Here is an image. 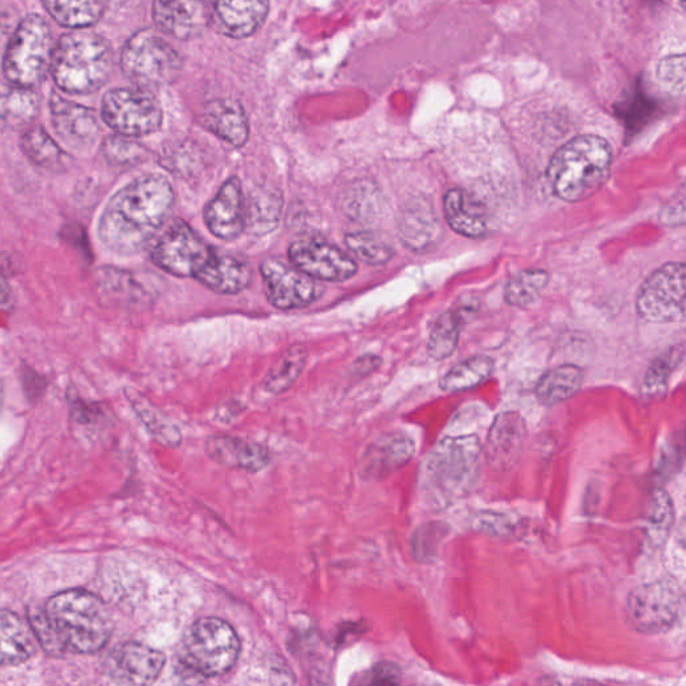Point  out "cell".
Masks as SVG:
<instances>
[{
  "label": "cell",
  "instance_id": "cell-1",
  "mask_svg": "<svg viewBox=\"0 0 686 686\" xmlns=\"http://www.w3.org/2000/svg\"><path fill=\"white\" fill-rule=\"evenodd\" d=\"M173 203V189L164 177L134 180L106 205L98 226L101 242L122 255L143 250L167 222Z\"/></svg>",
  "mask_w": 686,
  "mask_h": 686
},
{
  "label": "cell",
  "instance_id": "cell-2",
  "mask_svg": "<svg viewBox=\"0 0 686 686\" xmlns=\"http://www.w3.org/2000/svg\"><path fill=\"white\" fill-rule=\"evenodd\" d=\"M482 455L476 436L441 440L420 469V490L429 506L444 510L467 498L479 482Z\"/></svg>",
  "mask_w": 686,
  "mask_h": 686
},
{
  "label": "cell",
  "instance_id": "cell-3",
  "mask_svg": "<svg viewBox=\"0 0 686 686\" xmlns=\"http://www.w3.org/2000/svg\"><path fill=\"white\" fill-rule=\"evenodd\" d=\"M114 54L108 39L88 30H73L55 43L51 76L58 89L73 96L98 92L113 73Z\"/></svg>",
  "mask_w": 686,
  "mask_h": 686
},
{
  "label": "cell",
  "instance_id": "cell-4",
  "mask_svg": "<svg viewBox=\"0 0 686 686\" xmlns=\"http://www.w3.org/2000/svg\"><path fill=\"white\" fill-rule=\"evenodd\" d=\"M611 148L598 136H579L551 160L547 176L559 199L577 203L593 196L610 173Z\"/></svg>",
  "mask_w": 686,
  "mask_h": 686
},
{
  "label": "cell",
  "instance_id": "cell-5",
  "mask_svg": "<svg viewBox=\"0 0 686 686\" xmlns=\"http://www.w3.org/2000/svg\"><path fill=\"white\" fill-rule=\"evenodd\" d=\"M45 613L65 650L94 653L112 636V618L105 603L82 590L63 591L51 598Z\"/></svg>",
  "mask_w": 686,
  "mask_h": 686
},
{
  "label": "cell",
  "instance_id": "cell-6",
  "mask_svg": "<svg viewBox=\"0 0 686 686\" xmlns=\"http://www.w3.org/2000/svg\"><path fill=\"white\" fill-rule=\"evenodd\" d=\"M240 653L235 629L220 618L205 617L187 629L181 645V665L192 676H224L234 668Z\"/></svg>",
  "mask_w": 686,
  "mask_h": 686
},
{
  "label": "cell",
  "instance_id": "cell-7",
  "mask_svg": "<svg viewBox=\"0 0 686 686\" xmlns=\"http://www.w3.org/2000/svg\"><path fill=\"white\" fill-rule=\"evenodd\" d=\"M55 43L49 22L38 14L21 19L7 42L3 57L6 81L34 89L51 69Z\"/></svg>",
  "mask_w": 686,
  "mask_h": 686
},
{
  "label": "cell",
  "instance_id": "cell-8",
  "mask_svg": "<svg viewBox=\"0 0 686 686\" xmlns=\"http://www.w3.org/2000/svg\"><path fill=\"white\" fill-rule=\"evenodd\" d=\"M122 73L140 88L171 84L179 76L183 58L156 31H137L122 47Z\"/></svg>",
  "mask_w": 686,
  "mask_h": 686
},
{
  "label": "cell",
  "instance_id": "cell-9",
  "mask_svg": "<svg viewBox=\"0 0 686 686\" xmlns=\"http://www.w3.org/2000/svg\"><path fill=\"white\" fill-rule=\"evenodd\" d=\"M101 116L117 134L143 137L160 129L163 109L148 89L118 88L109 90L102 98Z\"/></svg>",
  "mask_w": 686,
  "mask_h": 686
},
{
  "label": "cell",
  "instance_id": "cell-10",
  "mask_svg": "<svg viewBox=\"0 0 686 686\" xmlns=\"http://www.w3.org/2000/svg\"><path fill=\"white\" fill-rule=\"evenodd\" d=\"M681 601V589L674 579H658L630 591L626 599V617L637 632L665 633L677 621Z\"/></svg>",
  "mask_w": 686,
  "mask_h": 686
},
{
  "label": "cell",
  "instance_id": "cell-11",
  "mask_svg": "<svg viewBox=\"0 0 686 686\" xmlns=\"http://www.w3.org/2000/svg\"><path fill=\"white\" fill-rule=\"evenodd\" d=\"M685 263H668L654 271L637 298L638 314L653 323L685 319Z\"/></svg>",
  "mask_w": 686,
  "mask_h": 686
},
{
  "label": "cell",
  "instance_id": "cell-12",
  "mask_svg": "<svg viewBox=\"0 0 686 686\" xmlns=\"http://www.w3.org/2000/svg\"><path fill=\"white\" fill-rule=\"evenodd\" d=\"M214 254V248L208 246L192 227L183 220H176L157 240L152 259L169 274L196 278Z\"/></svg>",
  "mask_w": 686,
  "mask_h": 686
},
{
  "label": "cell",
  "instance_id": "cell-13",
  "mask_svg": "<svg viewBox=\"0 0 686 686\" xmlns=\"http://www.w3.org/2000/svg\"><path fill=\"white\" fill-rule=\"evenodd\" d=\"M290 263L315 281H348L357 264L348 254L318 236H303L289 250Z\"/></svg>",
  "mask_w": 686,
  "mask_h": 686
},
{
  "label": "cell",
  "instance_id": "cell-14",
  "mask_svg": "<svg viewBox=\"0 0 686 686\" xmlns=\"http://www.w3.org/2000/svg\"><path fill=\"white\" fill-rule=\"evenodd\" d=\"M260 272L268 301L278 309H298L321 297L322 287L317 281L285 260H264Z\"/></svg>",
  "mask_w": 686,
  "mask_h": 686
},
{
  "label": "cell",
  "instance_id": "cell-15",
  "mask_svg": "<svg viewBox=\"0 0 686 686\" xmlns=\"http://www.w3.org/2000/svg\"><path fill=\"white\" fill-rule=\"evenodd\" d=\"M50 116L59 140L72 151H89L96 143L100 124L93 109L53 93L50 97Z\"/></svg>",
  "mask_w": 686,
  "mask_h": 686
},
{
  "label": "cell",
  "instance_id": "cell-16",
  "mask_svg": "<svg viewBox=\"0 0 686 686\" xmlns=\"http://www.w3.org/2000/svg\"><path fill=\"white\" fill-rule=\"evenodd\" d=\"M152 15L161 31L181 41L200 37L211 18L204 0H153Z\"/></svg>",
  "mask_w": 686,
  "mask_h": 686
},
{
  "label": "cell",
  "instance_id": "cell-17",
  "mask_svg": "<svg viewBox=\"0 0 686 686\" xmlns=\"http://www.w3.org/2000/svg\"><path fill=\"white\" fill-rule=\"evenodd\" d=\"M397 226L402 244L415 252L435 250L443 236L435 208L431 201L421 197L406 201L398 215Z\"/></svg>",
  "mask_w": 686,
  "mask_h": 686
},
{
  "label": "cell",
  "instance_id": "cell-18",
  "mask_svg": "<svg viewBox=\"0 0 686 686\" xmlns=\"http://www.w3.org/2000/svg\"><path fill=\"white\" fill-rule=\"evenodd\" d=\"M165 665L164 654L139 642H126L112 653L108 662L110 677L120 684H151Z\"/></svg>",
  "mask_w": 686,
  "mask_h": 686
},
{
  "label": "cell",
  "instance_id": "cell-19",
  "mask_svg": "<svg viewBox=\"0 0 686 686\" xmlns=\"http://www.w3.org/2000/svg\"><path fill=\"white\" fill-rule=\"evenodd\" d=\"M207 227L216 238L234 240L246 230V211L242 184L238 177H231L222 185L204 211Z\"/></svg>",
  "mask_w": 686,
  "mask_h": 686
},
{
  "label": "cell",
  "instance_id": "cell-20",
  "mask_svg": "<svg viewBox=\"0 0 686 686\" xmlns=\"http://www.w3.org/2000/svg\"><path fill=\"white\" fill-rule=\"evenodd\" d=\"M526 440V424L515 412L496 417L488 432L484 455L488 465L496 471H510L519 463Z\"/></svg>",
  "mask_w": 686,
  "mask_h": 686
},
{
  "label": "cell",
  "instance_id": "cell-21",
  "mask_svg": "<svg viewBox=\"0 0 686 686\" xmlns=\"http://www.w3.org/2000/svg\"><path fill=\"white\" fill-rule=\"evenodd\" d=\"M415 441L402 433H389L370 445L361 461V473L368 479H384L408 464L415 456Z\"/></svg>",
  "mask_w": 686,
  "mask_h": 686
},
{
  "label": "cell",
  "instance_id": "cell-22",
  "mask_svg": "<svg viewBox=\"0 0 686 686\" xmlns=\"http://www.w3.org/2000/svg\"><path fill=\"white\" fill-rule=\"evenodd\" d=\"M205 451L216 463L248 472L262 471L271 461L270 452L263 445L230 435L211 436Z\"/></svg>",
  "mask_w": 686,
  "mask_h": 686
},
{
  "label": "cell",
  "instance_id": "cell-23",
  "mask_svg": "<svg viewBox=\"0 0 686 686\" xmlns=\"http://www.w3.org/2000/svg\"><path fill=\"white\" fill-rule=\"evenodd\" d=\"M444 214L449 226L465 238H483L490 231V218L479 199L455 188L444 197Z\"/></svg>",
  "mask_w": 686,
  "mask_h": 686
},
{
  "label": "cell",
  "instance_id": "cell-24",
  "mask_svg": "<svg viewBox=\"0 0 686 686\" xmlns=\"http://www.w3.org/2000/svg\"><path fill=\"white\" fill-rule=\"evenodd\" d=\"M215 17L224 33L232 38L255 34L266 21L268 0H214Z\"/></svg>",
  "mask_w": 686,
  "mask_h": 686
},
{
  "label": "cell",
  "instance_id": "cell-25",
  "mask_svg": "<svg viewBox=\"0 0 686 686\" xmlns=\"http://www.w3.org/2000/svg\"><path fill=\"white\" fill-rule=\"evenodd\" d=\"M201 120L210 132L236 148L243 147L250 136L247 114L243 106L231 98L211 101L205 106Z\"/></svg>",
  "mask_w": 686,
  "mask_h": 686
},
{
  "label": "cell",
  "instance_id": "cell-26",
  "mask_svg": "<svg viewBox=\"0 0 686 686\" xmlns=\"http://www.w3.org/2000/svg\"><path fill=\"white\" fill-rule=\"evenodd\" d=\"M251 277V268L246 262L215 251L195 279L216 293L238 294L247 289Z\"/></svg>",
  "mask_w": 686,
  "mask_h": 686
},
{
  "label": "cell",
  "instance_id": "cell-27",
  "mask_svg": "<svg viewBox=\"0 0 686 686\" xmlns=\"http://www.w3.org/2000/svg\"><path fill=\"white\" fill-rule=\"evenodd\" d=\"M41 109L34 89L0 81V130H19L33 124Z\"/></svg>",
  "mask_w": 686,
  "mask_h": 686
},
{
  "label": "cell",
  "instance_id": "cell-28",
  "mask_svg": "<svg viewBox=\"0 0 686 686\" xmlns=\"http://www.w3.org/2000/svg\"><path fill=\"white\" fill-rule=\"evenodd\" d=\"M37 652L31 626L13 611L0 610V666L19 665Z\"/></svg>",
  "mask_w": 686,
  "mask_h": 686
},
{
  "label": "cell",
  "instance_id": "cell-29",
  "mask_svg": "<svg viewBox=\"0 0 686 686\" xmlns=\"http://www.w3.org/2000/svg\"><path fill=\"white\" fill-rule=\"evenodd\" d=\"M42 5L59 26L70 30L97 25L108 7L105 0H42Z\"/></svg>",
  "mask_w": 686,
  "mask_h": 686
},
{
  "label": "cell",
  "instance_id": "cell-30",
  "mask_svg": "<svg viewBox=\"0 0 686 686\" xmlns=\"http://www.w3.org/2000/svg\"><path fill=\"white\" fill-rule=\"evenodd\" d=\"M282 196L275 189L258 187L250 192L246 211V228L254 235H266L278 227L282 215Z\"/></svg>",
  "mask_w": 686,
  "mask_h": 686
},
{
  "label": "cell",
  "instance_id": "cell-31",
  "mask_svg": "<svg viewBox=\"0 0 686 686\" xmlns=\"http://www.w3.org/2000/svg\"><path fill=\"white\" fill-rule=\"evenodd\" d=\"M583 384V372L575 365L558 366L540 378L536 397L543 405L553 406L575 396Z\"/></svg>",
  "mask_w": 686,
  "mask_h": 686
},
{
  "label": "cell",
  "instance_id": "cell-32",
  "mask_svg": "<svg viewBox=\"0 0 686 686\" xmlns=\"http://www.w3.org/2000/svg\"><path fill=\"white\" fill-rule=\"evenodd\" d=\"M21 147L27 159L37 167L50 171L66 167L65 153L41 126H31L23 133Z\"/></svg>",
  "mask_w": 686,
  "mask_h": 686
},
{
  "label": "cell",
  "instance_id": "cell-33",
  "mask_svg": "<svg viewBox=\"0 0 686 686\" xmlns=\"http://www.w3.org/2000/svg\"><path fill=\"white\" fill-rule=\"evenodd\" d=\"M494 361L488 357H473L460 362L455 368L449 370L440 381V388L444 392L456 393L475 388L494 373Z\"/></svg>",
  "mask_w": 686,
  "mask_h": 686
},
{
  "label": "cell",
  "instance_id": "cell-34",
  "mask_svg": "<svg viewBox=\"0 0 686 686\" xmlns=\"http://www.w3.org/2000/svg\"><path fill=\"white\" fill-rule=\"evenodd\" d=\"M381 195L369 181H357L342 196V210L356 222H370L381 212Z\"/></svg>",
  "mask_w": 686,
  "mask_h": 686
},
{
  "label": "cell",
  "instance_id": "cell-35",
  "mask_svg": "<svg viewBox=\"0 0 686 686\" xmlns=\"http://www.w3.org/2000/svg\"><path fill=\"white\" fill-rule=\"evenodd\" d=\"M98 287H100V293L108 301L118 302L121 305L136 306L144 301L143 287L134 281L129 272L110 270V268L104 272L101 271Z\"/></svg>",
  "mask_w": 686,
  "mask_h": 686
},
{
  "label": "cell",
  "instance_id": "cell-36",
  "mask_svg": "<svg viewBox=\"0 0 686 686\" xmlns=\"http://www.w3.org/2000/svg\"><path fill=\"white\" fill-rule=\"evenodd\" d=\"M130 401L137 410L141 420L147 425L149 432L159 443L169 448H177L181 444V433L179 428L165 417L160 410H157L151 402L139 396L137 393L130 394Z\"/></svg>",
  "mask_w": 686,
  "mask_h": 686
},
{
  "label": "cell",
  "instance_id": "cell-37",
  "mask_svg": "<svg viewBox=\"0 0 686 686\" xmlns=\"http://www.w3.org/2000/svg\"><path fill=\"white\" fill-rule=\"evenodd\" d=\"M550 281V275L544 270H526L515 275L504 290L506 301L512 306L526 307L532 305L543 293Z\"/></svg>",
  "mask_w": 686,
  "mask_h": 686
},
{
  "label": "cell",
  "instance_id": "cell-38",
  "mask_svg": "<svg viewBox=\"0 0 686 686\" xmlns=\"http://www.w3.org/2000/svg\"><path fill=\"white\" fill-rule=\"evenodd\" d=\"M306 365V350L302 346H293L287 350L281 361L274 366L264 380V389L270 393H283L293 386L301 376Z\"/></svg>",
  "mask_w": 686,
  "mask_h": 686
},
{
  "label": "cell",
  "instance_id": "cell-39",
  "mask_svg": "<svg viewBox=\"0 0 686 686\" xmlns=\"http://www.w3.org/2000/svg\"><path fill=\"white\" fill-rule=\"evenodd\" d=\"M674 507L668 492L658 488L652 496L648 519H646V532L653 546L660 547L668 539L670 528L673 526Z\"/></svg>",
  "mask_w": 686,
  "mask_h": 686
},
{
  "label": "cell",
  "instance_id": "cell-40",
  "mask_svg": "<svg viewBox=\"0 0 686 686\" xmlns=\"http://www.w3.org/2000/svg\"><path fill=\"white\" fill-rule=\"evenodd\" d=\"M461 317L455 311H447L441 315L433 326L429 337L428 353L435 360H444L452 356L459 343Z\"/></svg>",
  "mask_w": 686,
  "mask_h": 686
},
{
  "label": "cell",
  "instance_id": "cell-41",
  "mask_svg": "<svg viewBox=\"0 0 686 686\" xmlns=\"http://www.w3.org/2000/svg\"><path fill=\"white\" fill-rule=\"evenodd\" d=\"M345 240L349 250L366 264L380 266V264L388 263L392 259V247L372 232H353V234L346 235Z\"/></svg>",
  "mask_w": 686,
  "mask_h": 686
},
{
  "label": "cell",
  "instance_id": "cell-42",
  "mask_svg": "<svg viewBox=\"0 0 686 686\" xmlns=\"http://www.w3.org/2000/svg\"><path fill=\"white\" fill-rule=\"evenodd\" d=\"M102 153L110 164L118 167H134L147 159L148 151L132 137L110 136L102 144Z\"/></svg>",
  "mask_w": 686,
  "mask_h": 686
},
{
  "label": "cell",
  "instance_id": "cell-43",
  "mask_svg": "<svg viewBox=\"0 0 686 686\" xmlns=\"http://www.w3.org/2000/svg\"><path fill=\"white\" fill-rule=\"evenodd\" d=\"M447 524L435 522L420 527L412 536V554L417 562L432 563L439 555V548L447 538Z\"/></svg>",
  "mask_w": 686,
  "mask_h": 686
},
{
  "label": "cell",
  "instance_id": "cell-44",
  "mask_svg": "<svg viewBox=\"0 0 686 686\" xmlns=\"http://www.w3.org/2000/svg\"><path fill=\"white\" fill-rule=\"evenodd\" d=\"M682 357H684V350L676 349L653 362L648 374H646L644 386H642V394L646 398L664 396L670 373H672L674 366H677V362L682 360Z\"/></svg>",
  "mask_w": 686,
  "mask_h": 686
},
{
  "label": "cell",
  "instance_id": "cell-45",
  "mask_svg": "<svg viewBox=\"0 0 686 686\" xmlns=\"http://www.w3.org/2000/svg\"><path fill=\"white\" fill-rule=\"evenodd\" d=\"M654 112V104L645 96H632L620 108V116L626 128L634 133L648 122Z\"/></svg>",
  "mask_w": 686,
  "mask_h": 686
},
{
  "label": "cell",
  "instance_id": "cell-46",
  "mask_svg": "<svg viewBox=\"0 0 686 686\" xmlns=\"http://www.w3.org/2000/svg\"><path fill=\"white\" fill-rule=\"evenodd\" d=\"M658 78L664 88L670 92L684 93L685 89V55H670L662 59L658 67Z\"/></svg>",
  "mask_w": 686,
  "mask_h": 686
},
{
  "label": "cell",
  "instance_id": "cell-47",
  "mask_svg": "<svg viewBox=\"0 0 686 686\" xmlns=\"http://www.w3.org/2000/svg\"><path fill=\"white\" fill-rule=\"evenodd\" d=\"M472 524L475 530L496 536V538H508L514 535L515 531V523L507 515L498 514V512H479Z\"/></svg>",
  "mask_w": 686,
  "mask_h": 686
},
{
  "label": "cell",
  "instance_id": "cell-48",
  "mask_svg": "<svg viewBox=\"0 0 686 686\" xmlns=\"http://www.w3.org/2000/svg\"><path fill=\"white\" fill-rule=\"evenodd\" d=\"M364 682L373 685H397L401 682V670L392 662H381L370 670Z\"/></svg>",
  "mask_w": 686,
  "mask_h": 686
},
{
  "label": "cell",
  "instance_id": "cell-49",
  "mask_svg": "<svg viewBox=\"0 0 686 686\" xmlns=\"http://www.w3.org/2000/svg\"><path fill=\"white\" fill-rule=\"evenodd\" d=\"M21 22L18 10L11 5H0V47L6 46L10 41L11 35L17 30Z\"/></svg>",
  "mask_w": 686,
  "mask_h": 686
},
{
  "label": "cell",
  "instance_id": "cell-50",
  "mask_svg": "<svg viewBox=\"0 0 686 686\" xmlns=\"http://www.w3.org/2000/svg\"><path fill=\"white\" fill-rule=\"evenodd\" d=\"M661 222L666 226H682L685 222L684 195L673 200L661 212Z\"/></svg>",
  "mask_w": 686,
  "mask_h": 686
},
{
  "label": "cell",
  "instance_id": "cell-51",
  "mask_svg": "<svg viewBox=\"0 0 686 686\" xmlns=\"http://www.w3.org/2000/svg\"><path fill=\"white\" fill-rule=\"evenodd\" d=\"M11 303V290L6 279L0 275V307H7Z\"/></svg>",
  "mask_w": 686,
  "mask_h": 686
},
{
  "label": "cell",
  "instance_id": "cell-52",
  "mask_svg": "<svg viewBox=\"0 0 686 686\" xmlns=\"http://www.w3.org/2000/svg\"><path fill=\"white\" fill-rule=\"evenodd\" d=\"M122 2H125V0H105L106 6H118L121 5Z\"/></svg>",
  "mask_w": 686,
  "mask_h": 686
},
{
  "label": "cell",
  "instance_id": "cell-53",
  "mask_svg": "<svg viewBox=\"0 0 686 686\" xmlns=\"http://www.w3.org/2000/svg\"><path fill=\"white\" fill-rule=\"evenodd\" d=\"M680 2H681V6L684 7L685 0H680Z\"/></svg>",
  "mask_w": 686,
  "mask_h": 686
}]
</instances>
